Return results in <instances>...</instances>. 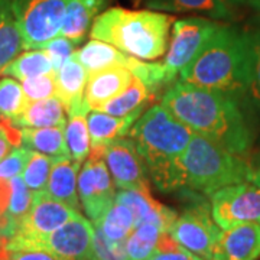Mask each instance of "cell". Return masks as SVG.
Here are the masks:
<instances>
[{"instance_id": "39", "label": "cell", "mask_w": 260, "mask_h": 260, "mask_svg": "<svg viewBox=\"0 0 260 260\" xmlns=\"http://www.w3.org/2000/svg\"><path fill=\"white\" fill-rule=\"evenodd\" d=\"M75 47L77 45L73 41L59 35V37L54 38L52 41H49L42 49H45L49 58H51L54 71H58L71 56L74 55V52L77 51Z\"/></svg>"}, {"instance_id": "42", "label": "cell", "mask_w": 260, "mask_h": 260, "mask_svg": "<svg viewBox=\"0 0 260 260\" xmlns=\"http://www.w3.org/2000/svg\"><path fill=\"white\" fill-rule=\"evenodd\" d=\"M229 5L234 6H242V8H250L260 13V0H225Z\"/></svg>"}, {"instance_id": "10", "label": "cell", "mask_w": 260, "mask_h": 260, "mask_svg": "<svg viewBox=\"0 0 260 260\" xmlns=\"http://www.w3.org/2000/svg\"><path fill=\"white\" fill-rule=\"evenodd\" d=\"M210 198L211 215L221 230L246 223L260 225V189L250 181L223 186Z\"/></svg>"}, {"instance_id": "4", "label": "cell", "mask_w": 260, "mask_h": 260, "mask_svg": "<svg viewBox=\"0 0 260 260\" xmlns=\"http://www.w3.org/2000/svg\"><path fill=\"white\" fill-rule=\"evenodd\" d=\"M179 80L197 87L236 95L247 90V39L242 29L221 23Z\"/></svg>"}, {"instance_id": "45", "label": "cell", "mask_w": 260, "mask_h": 260, "mask_svg": "<svg viewBox=\"0 0 260 260\" xmlns=\"http://www.w3.org/2000/svg\"><path fill=\"white\" fill-rule=\"evenodd\" d=\"M254 23H256L257 29H260V13H257V15H256V18H254Z\"/></svg>"}, {"instance_id": "31", "label": "cell", "mask_w": 260, "mask_h": 260, "mask_svg": "<svg viewBox=\"0 0 260 260\" xmlns=\"http://www.w3.org/2000/svg\"><path fill=\"white\" fill-rule=\"evenodd\" d=\"M28 103L22 85L15 78H0V117H8L10 120L18 119L25 112Z\"/></svg>"}, {"instance_id": "30", "label": "cell", "mask_w": 260, "mask_h": 260, "mask_svg": "<svg viewBox=\"0 0 260 260\" xmlns=\"http://www.w3.org/2000/svg\"><path fill=\"white\" fill-rule=\"evenodd\" d=\"M162 230L155 224H142L133 229L124 242L126 260H149L156 249Z\"/></svg>"}, {"instance_id": "46", "label": "cell", "mask_w": 260, "mask_h": 260, "mask_svg": "<svg viewBox=\"0 0 260 260\" xmlns=\"http://www.w3.org/2000/svg\"><path fill=\"white\" fill-rule=\"evenodd\" d=\"M5 244H6V240H0V249H2V247H3Z\"/></svg>"}, {"instance_id": "43", "label": "cell", "mask_w": 260, "mask_h": 260, "mask_svg": "<svg viewBox=\"0 0 260 260\" xmlns=\"http://www.w3.org/2000/svg\"><path fill=\"white\" fill-rule=\"evenodd\" d=\"M10 149H12V145L9 143V140L6 139L5 133L0 129V160L9 153Z\"/></svg>"}, {"instance_id": "15", "label": "cell", "mask_w": 260, "mask_h": 260, "mask_svg": "<svg viewBox=\"0 0 260 260\" xmlns=\"http://www.w3.org/2000/svg\"><path fill=\"white\" fill-rule=\"evenodd\" d=\"M88 74L77 56H71L58 71H55V95L62 103L68 116L77 113H88L90 107L85 103V85Z\"/></svg>"}, {"instance_id": "34", "label": "cell", "mask_w": 260, "mask_h": 260, "mask_svg": "<svg viewBox=\"0 0 260 260\" xmlns=\"http://www.w3.org/2000/svg\"><path fill=\"white\" fill-rule=\"evenodd\" d=\"M10 189L12 194H10L9 215L19 227L20 221L26 217V214L30 210V205L34 201V192L29 189L22 177L10 179Z\"/></svg>"}, {"instance_id": "13", "label": "cell", "mask_w": 260, "mask_h": 260, "mask_svg": "<svg viewBox=\"0 0 260 260\" xmlns=\"http://www.w3.org/2000/svg\"><path fill=\"white\" fill-rule=\"evenodd\" d=\"M104 160L119 189L150 191L145 164L130 138L124 136L106 142Z\"/></svg>"}, {"instance_id": "1", "label": "cell", "mask_w": 260, "mask_h": 260, "mask_svg": "<svg viewBox=\"0 0 260 260\" xmlns=\"http://www.w3.org/2000/svg\"><path fill=\"white\" fill-rule=\"evenodd\" d=\"M162 106L192 132L230 153L242 156L250 148V129L234 95L178 78L162 94Z\"/></svg>"}, {"instance_id": "7", "label": "cell", "mask_w": 260, "mask_h": 260, "mask_svg": "<svg viewBox=\"0 0 260 260\" xmlns=\"http://www.w3.org/2000/svg\"><path fill=\"white\" fill-rule=\"evenodd\" d=\"M221 26L213 19L195 16L178 19L172 25V37L169 39L164 67L172 78L177 80L179 73L191 64Z\"/></svg>"}, {"instance_id": "16", "label": "cell", "mask_w": 260, "mask_h": 260, "mask_svg": "<svg viewBox=\"0 0 260 260\" xmlns=\"http://www.w3.org/2000/svg\"><path fill=\"white\" fill-rule=\"evenodd\" d=\"M116 203L129 207L135 215V227L142 224H155L164 233H168L171 225L177 220L175 210L160 204L153 198L150 191H136V189H120L116 194Z\"/></svg>"}, {"instance_id": "2", "label": "cell", "mask_w": 260, "mask_h": 260, "mask_svg": "<svg viewBox=\"0 0 260 260\" xmlns=\"http://www.w3.org/2000/svg\"><path fill=\"white\" fill-rule=\"evenodd\" d=\"M149 177L164 192L178 189V160L194 132L165 106L149 107L129 132Z\"/></svg>"}, {"instance_id": "11", "label": "cell", "mask_w": 260, "mask_h": 260, "mask_svg": "<svg viewBox=\"0 0 260 260\" xmlns=\"http://www.w3.org/2000/svg\"><path fill=\"white\" fill-rule=\"evenodd\" d=\"M93 237V223L78 213L55 232L16 249L42 250L55 260H90Z\"/></svg>"}, {"instance_id": "23", "label": "cell", "mask_w": 260, "mask_h": 260, "mask_svg": "<svg viewBox=\"0 0 260 260\" xmlns=\"http://www.w3.org/2000/svg\"><path fill=\"white\" fill-rule=\"evenodd\" d=\"M18 127H30V129H41V127H65V109L59 99L54 95L45 100L29 102L25 112L18 119L12 120Z\"/></svg>"}, {"instance_id": "14", "label": "cell", "mask_w": 260, "mask_h": 260, "mask_svg": "<svg viewBox=\"0 0 260 260\" xmlns=\"http://www.w3.org/2000/svg\"><path fill=\"white\" fill-rule=\"evenodd\" d=\"M260 257V225L246 223L221 230L211 260H257Z\"/></svg>"}, {"instance_id": "12", "label": "cell", "mask_w": 260, "mask_h": 260, "mask_svg": "<svg viewBox=\"0 0 260 260\" xmlns=\"http://www.w3.org/2000/svg\"><path fill=\"white\" fill-rule=\"evenodd\" d=\"M80 211L58 201L42 191L34 194V201L26 217L19 224L16 234L6 242L5 247L16 249L23 244L44 237L58 230L61 225L74 218Z\"/></svg>"}, {"instance_id": "27", "label": "cell", "mask_w": 260, "mask_h": 260, "mask_svg": "<svg viewBox=\"0 0 260 260\" xmlns=\"http://www.w3.org/2000/svg\"><path fill=\"white\" fill-rule=\"evenodd\" d=\"M112 242H124L135 229V215L127 205L116 203L93 223Z\"/></svg>"}, {"instance_id": "26", "label": "cell", "mask_w": 260, "mask_h": 260, "mask_svg": "<svg viewBox=\"0 0 260 260\" xmlns=\"http://www.w3.org/2000/svg\"><path fill=\"white\" fill-rule=\"evenodd\" d=\"M54 73L52 61L45 49H28L6 65L0 74L16 80H25L37 75Z\"/></svg>"}, {"instance_id": "6", "label": "cell", "mask_w": 260, "mask_h": 260, "mask_svg": "<svg viewBox=\"0 0 260 260\" xmlns=\"http://www.w3.org/2000/svg\"><path fill=\"white\" fill-rule=\"evenodd\" d=\"M23 49H42L59 37L68 0H12Z\"/></svg>"}, {"instance_id": "41", "label": "cell", "mask_w": 260, "mask_h": 260, "mask_svg": "<svg viewBox=\"0 0 260 260\" xmlns=\"http://www.w3.org/2000/svg\"><path fill=\"white\" fill-rule=\"evenodd\" d=\"M10 181L0 179V218L9 214V203H10Z\"/></svg>"}, {"instance_id": "9", "label": "cell", "mask_w": 260, "mask_h": 260, "mask_svg": "<svg viewBox=\"0 0 260 260\" xmlns=\"http://www.w3.org/2000/svg\"><path fill=\"white\" fill-rule=\"evenodd\" d=\"M168 233L186 250L203 260H211L221 229L214 221L211 207L200 200L178 215Z\"/></svg>"}, {"instance_id": "17", "label": "cell", "mask_w": 260, "mask_h": 260, "mask_svg": "<svg viewBox=\"0 0 260 260\" xmlns=\"http://www.w3.org/2000/svg\"><path fill=\"white\" fill-rule=\"evenodd\" d=\"M135 75L126 67H114L88 75L85 85V103L90 110H99L104 103L121 94L132 83Z\"/></svg>"}, {"instance_id": "37", "label": "cell", "mask_w": 260, "mask_h": 260, "mask_svg": "<svg viewBox=\"0 0 260 260\" xmlns=\"http://www.w3.org/2000/svg\"><path fill=\"white\" fill-rule=\"evenodd\" d=\"M149 260H203L177 243L169 233H162L156 249Z\"/></svg>"}, {"instance_id": "35", "label": "cell", "mask_w": 260, "mask_h": 260, "mask_svg": "<svg viewBox=\"0 0 260 260\" xmlns=\"http://www.w3.org/2000/svg\"><path fill=\"white\" fill-rule=\"evenodd\" d=\"M124 242L109 240L103 234L102 230L94 225V237L90 260H126Z\"/></svg>"}, {"instance_id": "24", "label": "cell", "mask_w": 260, "mask_h": 260, "mask_svg": "<svg viewBox=\"0 0 260 260\" xmlns=\"http://www.w3.org/2000/svg\"><path fill=\"white\" fill-rule=\"evenodd\" d=\"M22 146L44 153L54 160L71 159L67 146L64 127H41V129H22Z\"/></svg>"}, {"instance_id": "20", "label": "cell", "mask_w": 260, "mask_h": 260, "mask_svg": "<svg viewBox=\"0 0 260 260\" xmlns=\"http://www.w3.org/2000/svg\"><path fill=\"white\" fill-rule=\"evenodd\" d=\"M146 107L148 106L139 107L123 117H116L99 110H90V113L87 114V126H88L91 146L103 145L109 140L124 138L126 135H129L130 129L139 120Z\"/></svg>"}, {"instance_id": "3", "label": "cell", "mask_w": 260, "mask_h": 260, "mask_svg": "<svg viewBox=\"0 0 260 260\" xmlns=\"http://www.w3.org/2000/svg\"><path fill=\"white\" fill-rule=\"evenodd\" d=\"M174 22L164 12L112 8L97 16L90 37L110 44L126 55L155 61L167 54Z\"/></svg>"}, {"instance_id": "8", "label": "cell", "mask_w": 260, "mask_h": 260, "mask_svg": "<svg viewBox=\"0 0 260 260\" xmlns=\"http://www.w3.org/2000/svg\"><path fill=\"white\" fill-rule=\"evenodd\" d=\"M78 197L84 213L91 223L100 220L114 204V182L104 160V143L91 146V152L80 171Z\"/></svg>"}, {"instance_id": "22", "label": "cell", "mask_w": 260, "mask_h": 260, "mask_svg": "<svg viewBox=\"0 0 260 260\" xmlns=\"http://www.w3.org/2000/svg\"><path fill=\"white\" fill-rule=\"evenodd\" d=\"M77 59L81 62L87 74L91 75L103 70H109L114 67H126L129 68L132 56L123 54L116 47L107 42L91 39L84 47L75 51Z\"/></svg>"}, {"instance_id": "28", "label": "cell", "mask_w": 260, "mask_h": 260, "mask_svg": "<svg viewBox=\"0 0 260 260\" xmlns=\"http://www.w3.org/2000/svg\"><path fill=\"white\" fill-rule=\"evenodd\" d=\"M152 99L153 97L150 95L145 84L142 83L138 77H133L129 87L117 97L112 99L110 102L104 103L99 109V112H104L116 117H123V116H127L129 113L135 112L139 107L148 106Z\"/></svg>"}, {"instance_id": "40", "label": "cell", "mask_w": 260, "mask_h": 260, "mask_svg": "<svg viewBox=\"0 0 260 260\" xmlns=\"http://www.w3.org/2000/svg\"><path fill=\"white\" fill-rule=\"evenodd\" d=\"M0 260H55L51 254L37 249H0Z\"/></svg>"}, {"instance_id": "33", "label": "cell", "mask_w": 260, "mask_h": 260, "mask_svg": "<svg viewBox=\"0 0 260 260\" xmlns=\"http://www.w3.org/2000/svg\"><path fill=\"white\" fill-rule=\"evenodd\" d=\"M247 39V90L251 100L260 104V29L246 32Z\"/></svg>"}, {"instance_id": "19", "label": "cell", "mask_w": 260, "mask_h": 260, "mask_svg": "<svg viewBox=\"0 0 260 260\" xmlns=\"http://www.w3.org/2000/svg\"><path fill=\"white\" fill-rule=\"evenodd\" d=\"M109 0H68L61 37L81 44Z\"/></svg>"}, {"instance_id": "32", "label": "cell", "mask_w": 260, "mask_h": 260, "mask_svg": "<svg viewBox=\"0 0 260 260\" xmlns=\"http://www.w3.org/2000/svg\"><path fill=\"white\" fill-rule=\"evenodd\" d=\"M54 162L55 160L47 155L30 150V156H29L26 167L23 169L22 178L34 194L45 191Z\"/></svg>"}, {"instance_id": "5", "label": "cell", "mask_w": 260, "mask_h": 260, "mask_svg": "<svg viewBox=\"0 0 260 260\" xmlns=\"http://www.w3.org/2000/svg\"><path fill=\"white\" fill-rule=\"evenodd\" d=\"M251 165L195 133L178 160V189L211 195L223 186L250 181Z\"/></svg>"}, {"instance_id": "29", "label": "cell", "mask_w": 260, "mask_h": 260, "mask_svg": "<svg viewBox=\"0 0 260 260\" xmlns=\"http://www.w3.org/2000/svg\"><path fill=\"white\" fill-rule=\"evenodd\" d=\"M90 113V112H88ZM77 113L70 116V120L65 124V142L70 150L71 159L81 167L85 159L90 155V133L87 126V114Z\"/></svg>"}, {"instance_id": "36", "label": "cell", "mask_w": 260, "mask_h": 260, "mask_svg": "<svg viewBox=\"0 0 260 260\" xmlns=\"http://www.w3.org/2000/svg\"><path fill=\"white\" fill-rule=\"evenodd\" d=\"M22 88L29 102H38L54 97L56 93L55 71L22 80Z\"/></svg>"}, {"instance_id": "21", "label": "cell", "mask_w": 260, "mask_h": 260, "mask_svg": "<svg viewBox=\"0 0 260 260\" xmlns=\"http://www.w3.org/2000/svg\"><path fill=\"white\" fill-rule=\"evenodd\" d=\"M78 171L80 165L73 159L55 160L49 174L45 192L58 201L70 205L80 211V197H78Z\"/></svg>"}, {"instance_id": "18", "label": "cell", "mask_w": 260, "mask_h": 260, "mask_svg": "<svg viewBox=\"0 0 260 260\" xmlns=\"http://www.w3.org/2000/svg\"><path fill=\"white\" fill-rule=\"evenodd\" d=\"M149 10L164 13H194L213 20H234L237 13L225 0H143Z\"/></svg>"}, {"instance_id": "44", "label": "cell", "mask_w": 260, "mask_h": 260, "mask_svg": "<svg viewBox=\"0 0 260 260\" xmlns=\"http://www.w3.org/2000/svg\"><path fill=\"white\" fill-rule=\"evenodd\" d=\"M250 165H251L250 182H253V184L260 189V159L256 162V164H250Z\"/></svg>"}, {"instance_id": "38", "label": "cell", "mask_w": 260, "mask_h": 260, "mask_svg": "<svg viewBox=\"0 0 260 260\" xmlns=\"http://www.w3.org/2000/svg\"><path fill=\"white\" fill-rule=\"evenodd\" d=\"M30 150L26 148H15L10 150L5 158L0 160V179L10 181L13 178L20 177L28 164Z\"/></svg>"}, {"instance_id": "25", "label": "cell", "mask_w": 260, "mask_h": 260, "mask_svg": "<svg viewBox=\"0 0 260 260\" xmlns=\"http://www.w3.org/2000/svg\"><path fill=\"white\" fill-rule=\"evenodd\" d=\"M23 49L12 0H0V71Z\"/></svg>"}]
</instances>
